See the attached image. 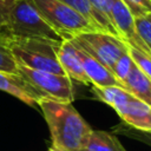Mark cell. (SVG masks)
<instances>
[{"instance_id": "cell-1", "label": "cell", "mask_w": 151, "mask_h": 151, "mask_svg": "<svg viewBox=\"0 0 151 151\" xmlns=\"http://www.w3.org/2000/svg\"><path fill=\"white\" fill-rule=\"evenodd\" d=\"M37 105L48 125L52 146L63 151H80L85 147L92 129L72 103L42 97Z\"/></svg>"}, {"instance_id": "cell-2", "label": "cell", "mask_w": 151, "mask_h": 151, "mask_svg": "<svg viewBox=\"0 0 151 151\" xmlns=\"http://www.w3.org/2000/svg\"><path fill=\"white\" fill-rule=\"evenodd\" d=\"M6 42L17 64L37 71L66 76L57 55L61 41L39 38H18L6 34Z\"/></svg>"}, {"instance_id": "cell-3", "label": "cell", "mask_w": 151, "mask_h": 151, "mask_svg": "<svg viewBox=\"0 0 151 151\" xmlns=\"http://www.w3.org/2000/svg\"><path fill=\"white\" fill-rule=\"evenodd\" d=\"M93 96L110 105L124 124L143 131H151V106L118 86H93Z\"/></svg>"}, {"instance_id": "cell-4", "label": "cell", "mask_w": 151, "mask_h": 151, "mask_svg": "<svg viewBox=\"0 0 151 151\" xmlns=\"http://www.w3.org/2000/svg\"><path fill=\"white\" fill-rule=\"evenodd\" d=\"M2 32L18 38L64 40L41 17L32 0H17L11 5L7 22Z\"/></svg>"}, {"instance_id": "cell-5", "label": "cell", "mask_w": 151, "mask_h": 151, "mask_svg": "<svg viewBox=\"0 0 151 151\" xmlns=\"http://www.w3.org/2000/svg\"><path fill=\"white\" fill-rule=\"evenodd\" d=\"M32 2L64 40H70L83 33L100 31L80 13L58 0H32Z\"/></svg>"}, {"instance_id": "cell-6", "label": "cell", "mask_w": 151, "mask_h": 151, "mask_svg": "<svg viewBox=\"0 0 151 151\" xmlns=\"http://www.w3.org/2000/svg\"><path fill=\"white\" fill-rule=\"evenodd\" d=\"M18 74L42 97L67 103H72L74 100L73 83L67 76L37 71L20 64H18Z\"/></svg>"}, {"instance_id": "cell-7", "label": "cell", "mask_w": 151, "mask_h": 151, "mask_svg": "<svg viewBox=\"0 0 151 151\" xmlns=\"http://www.w3.org/2000/svg\"><path fill=\"white\" fill-rule=\"evenodd\" d=\"M72 40L99 60L111 72L117 59L129 51L127 44L124 40L100 31L83 33L72 38Z\"/></svg>"}, {"instance_id": "cell-8", "label": "cell", "mask_w": 151, "mask_h": 151, "mask_svg": "<svg viewBox=\"0 0 151 151\" xmlns=\"http://www.w3.org/2000/svg\"><path fill=\"white\" fill-rule=\"evenodd\" d=\"M109 19L120 39L127 45L151 55V50L144 44L134 27V17L122 0H106Z\"/></svg>"}, {"instance_id": "cell-9", "label": "cell", "mask_w": 151, "mask_h": 151, "mask_svg": "<svg viewBox=\"0 0 151 151\" xmlns=\"http://www.w3.org/2000/svg\"><path fill=\"white\" fill-rule=\"evenodd\" d=\"M70 40L73 42V45L76 47V51L78 53V57H79L81 66H83V70H84L91 85L100 86V87H105V86L123 87V85L116 79L113 73L106 66H104L99 60H97L88 52H86L74 40H72V39H70Z\"/></svg>"}, {"instance_id": "cell-10", "label": "cell", "mask_w": 151, "mask_h": 151, "mask_svg": "<svg viewBox=\"0 0 151 151\" xmlns=\"http://www.w3.org/2000/svg\"><path fill=\"white\" fill-rule=\"evenodd\" d=\"M0 90L18 98L29 106L37 105L38 100L42 98V96L19 74L4 71H0Z\"/></svg>"}, {"instance_id": "cell-11", "label": "cell", "mask_w": 151, "mask_h": 151, "mask_svg": "<svg viewBox=\"0 0 151 151\" xmlns=\"http://www.w3.org/2000/svg\"><path fill=\"white\" fill-rule=\"evenodd\" d=\"M58 60L63 67L65 74L76 81H80L85 85H88L90 81L83 70L80 59L76 51V47L71 40H63L58 47Z\"/></svg>"}, {"instance_id": "cell-12", "label": "cell", "mask_w": 151, "mask_h": 151, "mask_svg": "<svg viewBox=\"0 0 151 151\" xmlns=\"http://www.w3.org/2000/svg\"><path fill=\"white\" fill-rule=\"evenodd\" d=\"M123 88L151 106V78L144 74L134 63L123 84Z\"/></svg>"}, {"instance_id": "cell-13", "label": "cell", "mask_w": 151, "mask_h": 151, "mask_svg": "<svg viewBox=\"0 0 151 151\" xmlns=\"http://www.w3.org/2000/svg\"><path fill=\"white\" fill-rule=\"evenodd\" d=\"M67 6H70L71 8H73L74 11H77L78 13H80L84 18H86L91 24H93L97 28H99L100 31L103 32H106V33H110L114 37H119V34L117 33V31L110 25L107 24L99 14L98 12L90 5V2L87 0H58Z\"/></svg>"}, {"instance_id": "cell-14", "label": "cell", "mask_w": 151, "mask_h": 151, "mask_svg": "<svg viewBox=\"0 0 151 151\" xmlns=\"http://www.w3.org/2000/svg\"><path fill=\"white\" fill-rule=\"evenodd\" d=\"M83 150L84 151H126L125 147L116 137V134L99 130L91 131L87 142L85 144V147Z\"/></svg>"}, {"instance_id": "cell-15", "label": "cell", "mask_w": 151, "mask_h": 151, "mask_svg": "<svg viewBox=\"0 0 151 151\" xmlns=\"http://www.w3.org/2000/svg\"><path fill=\"white\" fill-rule=\"evenodd\" d=\"M0 71L18 74V64L7 46L4 32H0Z\"/></svg>"}, {"instance_id": "cell-16", "label": "cell", "mask_w": 151, "mask_h": 151, "mask_svg": "<svg viewBox=\"0 0 151 151\" xmlns=\"http://www.w3.org/2000/svg\"><path fill=\"white\" fill-rule=\"evenodd\" d=\"M112 131H113V134L125 136L130 139H133V140H137L145 145L151 146V131L137 130V129H133L124 123H120L117 126H114L112 129Z\"/></svg>"}, {"instance_id": "cell-17", "label": "cell", "mask_w": 151, "mask_h": 151, "mask_svg": "<svg viewBox=\"0 0 151 151\" xmlns=\"http://www.w3.org/2000/svg\"><path fill=\"white\" fill-rule=\"evenodd\" d=\"M132 66H133V60H132V58L130 57L129 51H127L126 53H124L123 55H120V57L117 59V61L114 63V65H113V67H112V73H113V76L116 77V79H117L122 85L124 84L126 77L129 76V73H130Z\"/></svg>"}, {"instance_id": "cell-18", "label": "cell", "mask_w": 151, "mask_h": 151, "mask_svg": "<svg viewBox=\"0 0 151 151\" xmlns=\"http://www.w3.org/2000/svg\"><path fill=\"white\" fill-rule=\"evenodd\" d=\"M134 27L140 39L151 50V13L134 17Z\"/></svg>"}, {"instance_id": "cell-19", "label": "cell", "mask_w": 151, "mask_h": 151, "mask_svg": "<svg viewBox=\"0 0 151 151\" xmlns=\"http://www.w3.org/2000/svg\"><path fill=\"white\" fill-rule=\"evenodd\" d=\"M129 47V54L132 58L134 65L149 78H151V55L127 45Z\"/></svg>"}, {"instance_id": "cell-20", "label": "cell", "mask_w": 151, "mask_h": 151, "mask_svg": "<svg viewBox=\"0 0 151 151\" xmlns=\"http://www.w3.org/2000/svg\"><path fill=\"white\" fill-rule=\"evenodd\" d=\"M133 17L151 13V0H122Z\"/></svg>"}, {"instance_id": "cell-21", "label": "cell", "mask_w": 151, "mask_h": 151, "mask_svg": "<svg viewBox=\"0 0 151 151\" xmlns=\"http://www.w3.org/2000/svg\"><path fill=\"white\" fill-rule=\"evenodd\" d=\"M87 1H88L90 5L98 12V14H99L104 20L113 27V25L111 24V21H110V19H109V11H107L106 0H87ZM113 28H114V27H113ZM114 29H116V28H114Z\"/></svg>"}, {"instance_id": "cell-22", "label": "cell", "mask_w": 151, "mask_h": 151, "mask_svg": "<svg viewBox=\"0 0 151 151\" xmlns=\"http://www.w3.org/2000/svg\"><path fill=\"white\" fill-rule=\"evenodd\" d=\"M8 11H9V6L4 0H0V32L5 29L7 17H8Z\"/></svg>"}, {"instance_id": "cell-23", "label": "cell", "mask_w": 151, "mask_h": 151, "mask_svg": "<svg viewBox=\"0 0 151 151\" xmlns=\"http://www.w3.org/2000/svg\"><path fill=\"white\" fill-rule=\"evenodd\" d=\"M47 151H63V150H60V149H57V147H54V146H51Z\"/></svg>"}, {"instance_id": "cell-24", "label": "cell", "mask_w": 151, "mask_h": 151, "mask_svg": "<svg viewBox=\"0 0 151 151\" xmlns=\"http://www.w3.org/2000/svg\"><path fill=\"white\" fill-rule=\"evenodd\" d=\"M4 1H5V2H6V4H7L9 7H11V5H12L14 1H17V0H4Z\"/></svg>"}, {"instance_id": "cell-25", "label": "cell", "mask_w": 151, "mask_h": 151, "mask_svg": "<svg viewBox=\"0 0 151 151\" xmlns=\"http://www.w3.org/2000/svg\"><path fill=\"white\" fill-rule=\"evenodd\" d=\"M80 151H84V150H80Z\"/></svg>"}]
</instances>
